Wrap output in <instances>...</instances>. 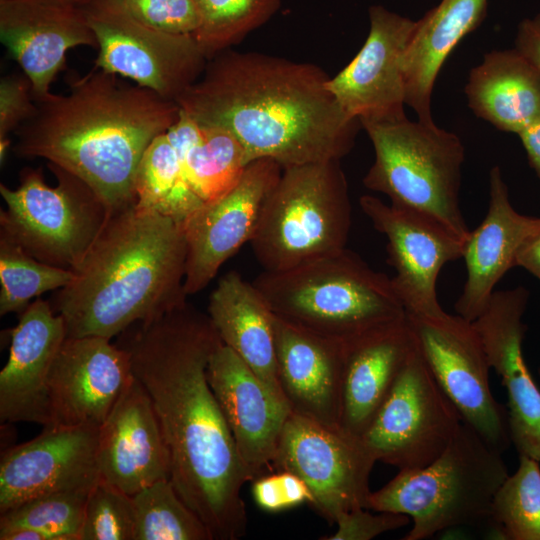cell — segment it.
Returning a JSON list of instances; mask_svg holds the SVG:
<instances>
[{"label":"cell","instance_id":"obj_1","mask_svg":"<svg viewBox=\"0 0 540 540\" xmlns=\"http://www.w3.org/2000/svg\"><path fill=\"white\" fill-rule=\"evenodd\" d=\"M222 343L208 314L186 301L133 324L116 344L151 399L177 493L213 540H237L247 529L241 491L252 479L207 379L210 357Z\"/></svg>","mask_w":540,"mask_h":540},{"label":"cell","instance_id":"obj_2","mask_svg":"<svg viewBox=\"0 0 540 540\" xmlns=\"http://www.w3.org/2000/svg\"><path fill=\"white\" fill-rule=\"evenodd\" d=\"M329 77L311 63L224 50L175 102L196 122L234 135L250 163L340 161L362 125L329 91Z\"/></svg>","mask_w":540,"mask_h":540},{"label":"cell","instance_id":"obj_3","mask_svg":"<svg viewBox=\"0 0 540 540\" xmlns=\"http://www.w3.org/2000/svg\"><path fill=\"white\" fill-rule=\"evenodd\" d=\"M15 131L18 157L44 158L86 182L111 211L136 202L141 159L180 118L179 105L94 66L69 93L35 100Z\"/></svg>","mask_w":540,"mask_h":540},{"label":"cell","instance_id":"obj_4","mask_svg":"<svg viewBox=\"0 0 540 540\" xmlns=\"http://www.w3.org/2000/svg\"><path fill=\"white\" fill-rule=\"evenodd\" d=\"M182 224L136 202L112 211L54 298L67 337L119 336L186 302Z\"/></svg>","mask_w":540,"mask_h":540},{"label":"cell","instance_id":"obj_5","mask_svg":"<svg viewBox=\"0 0 540 540\" xmlns=\"http://www.w3.org/2000/svg\"><path fill=\"white\" fill-rule=\"evenodd\" d=\"M252 283L276 317L343 345L406 318L391 277L347 248Z\"/></svg>","mask_w":540,"mask_h":540},{"label":"cell","instance_id":"obj_6","mask_svg":"<svg viewBox=\"0 0 540 540\" xmlns=\"http://www.w3.org/2000/svg\"><path fill=\"white\" fill-rule=\"evenodd\" d=\"M502 454L462 422L436 459L419 469L399 470L371 492L367 508L409 516L413 526L404 540L489 520L493 497L509 475Z\"/></svg>","mask_w":540,"mask_h":540},{"label":"cell","instance_id":"obj_7","mask_svg":"<svg viewBox=\"0 0 540 540\" xmlns=\"http://www.w3.org/2000/svg\"><path fill=\"white\" fill-rule=\"evenodd\" d=\"M352 223L339 160L283 168L249 242L263 271H284L346 248Z\"/></svg>","mask_w":540,"mask_h":540},{"label":"cell","instance_id":"obj_8","mask_svg":"<svg viewBox=\"0 0 540 540\" xmlns=\"http://www.w3.org/2000/svg\"><path fill=\"white\" fill-rule=\"evenodd\" d=\"M362 128L375 154L364 186L386 195L395 206L436 220L466 241L470 230L459 203L465 159L460 138L435 123L407 117Z\"/></svg>","mask_w":540,"mask_h":540},{"label":"cell","instance_id":"obj_9","mask_svg":"<svg viewBox=\"0 0 540 540\" xmlns=\"http://www.w3.org/2000/svg\"><path fill=\"white\" fill-rule=\"evenodd\" d=\"M57 184L49 186L41 169L26 167L20 184H0L6 209L0 213V237L33 258L74 270L112 212L82 179L48 163Z\"/></svg>","mask_w":540,"mask_h":540},{"label":"cell","instance_id":"obj_10","mask_svg":"<svg viewBox=\"0 0 540 540\" xmlns=\"http://www.w3.org/2000/svg\"><path fill=\"white\" fill-rule=\"evenodd\" d=\"M81 7L97 39L96 67L173 101L203 73L208 59L191 34L152 28L121 0H89Z\"/></svg>","mask_w":540,"mask_h":540},{"label":"cell","instance_id":"obj_11","mask_svg":"<svg viewBox=\"0 0 540 540\" xmlns=\"http://www.w3.org/2000/svg\"><path fill=\"white\" fill-rule=\"evenodd\" d=\"M406 316L421 355L462 421L503 453L512 444L508 409L492 394L491 366L473 322L446 311Z\"/></svg>","mask_w":540,"mask_h":540},{"label":"cell","instance_id":"obj_12","mask_svg":"<svg viewBox=\"0 0 540 540\" xmlns=\"http://www.w3.org/2000/svg\"><path fill=\"white\" fill-rule=\"evenodd\" d=\"M462 422L416 344L361 439L377 461L414 470L436 459Z\"/></svg>","mask_w":540,"mask_h":540},{"label":"cell","instance_id":"obj_13","mask_svg":"<svg viewBox=\"0 0 540 540\" xmlns=\"http://www.w3.org/2000/svg\"><path fill=\"white\" fill-rule=\"evenodd\" d=\"M376 462L361 438L290 413L273 468L300 477L313 495L311 506L335 524L341 513L367 508Z\"/></svg>","mask_w":540,"mask_h":540},{"label":"cell","instance_id":"obj_14","mask_svg":"<svg viewBox=\"0 0 540 540\" xmlns=\"http://www.w3.org/2000/svg\"><path fill=\"white\" fill-rule=\"evenodd\" d=\"M359 204L373 227L387 239L388 263L395 269L393 287L406 314L444 312L437 298L443 266L462 258L465 240L419 212L363 195Z\"/></svg>","mask_w":540,"mask_h":540},{"label":"cell","instance_id":"obj_15","mask_svg":"<svg viewBox=\"0 0 540 540\" xmlns=\"http://www.w3.org/2000/svg\"><path fill=\"white\" fill-rule=\"evenodd\" d=\"M282 170L270 158L252 161L231 190L205 203L182 223L187 248V296L207 287L225 261L250 242Z\"/></svg>","mask_w":540,"mask_h":540},{"label":"cell","instance_id":"obj_16","mask_svg":"<svg viewBox=\"0 0 540 540\" xmlns=\"http://www.w3.org/2000/svg\"><path fill=\"white\" fill-rule=\"evenodd\" d=\"M100 426H44L0 458V514L41 495L91 490L101 479Z\"/></svg>","mask_w":540,"mask_h":540},{"label":"cell","instance_id":"obj_17","mask_svg":"<svg viewBox=\"0 0 540 540\" xmlns=\"http://www.w3.org/2000/svg\"><path fill=\"white\" fill-rule=\"evenodd\" d=\"M370 31L351 62L327 88L341 108L361 125L406 118L402 57L417 21L380 5L369 9Z\"/></svg>","mask_w":540,"mask_h":540},{"label":"cell","instance_id":"obj_18","mask_svg":"<svg viewBox=\"0 0 540 540\" xmlns=\"http://www.w3.org/2000/svg\"><path fill=\"white\" fill-rule=\"evenodd\" d=\"M133 377L128 353L110 339L67 337L49 374L48 426H101Z\"/></svg>","mask_w":540,"mask_h":540},{"label":"cell","instance_id":"obj_19","mask_svg":"<svg viewBox=\"0 0 540 540\" xmlns=\"http://www.w3.org/2000/svg\"><path fill=\"white\" fill-rule=\"evenodd\" d=\"M529 300L523 286L494 291L483 312L472 321L489 364L508 396L511 443L518 455L540 462V389L523 355L527 330L522 318Z\"/></svg>","mask_w":540,"mask_h":540},{"label":"cell","instance_id":"obj_20","mask_svg":"<svg viewBox=\"0 0 540 540\" xmlns=\"http://www.w3.org/2000/svg\"><path fill=\"white\" fill-rule=\"evenodd\" d=\"M207 379L252 481L274 472L279 438L291 413L286 402L223 343L210 357Z\"/></svg>","mask_w":540,"mask_h":540},{"label":"cell","instance_id":"obj_21","mask_svg":"<svg viewBox=\"0 0 540 540\" xmlns=\"http://www.w3.org/2000/svg\"><path fill=\"white\" fill-rule=\"evenodd\" d=\"M0 38L30 80L34 100L50 93L69 49L98 48L82 7L70 0H0Z\"/></svg>","mask_w":540,"mask_h":540},{"label":"cell","instance_id":"obj_22","mask_svg":"<svg viewBox=\"0 0 540 540\" xmlns=\"http://www.w3.org/2000/svg\"><path fill=\"white\" fill-rule=\"evenodd\" d=\"M66 338L65 321L51 303L37 298L20 313L0 372L1 423L50 424L48 379Z\"/></svg>","mask_w":540,"mask_h":540},{"label":"cell","instance_id":"obj_23","mask_svg":"<svg viewBox=\"0 0 540 540\" xmlns=\"http://www.w3.org/2000/svg\"><path fill=\"white\" fill-rule=\"evenodd\" d=\"M101 479L128 495L170 480V458L151 399L133 377L100 426Z\"/></svg>","mask_w":540,"mask_h":540},{"label":"cell","instance_id":"obj_24","mask_svg":"<svg viewBox=\"0 0 540 540\" xmlns=\"http://www.w3.org/2000/svg\"><path fill=\"white\" fill-rule=\"evenodd\" d=\"M277 377L291 413L340 428L345 345L274 315Z\"/></svg>","mask_w":540,"mask_h":540},{"label":"cell","instance_id":"obj_25","mask_svg":"<svg viewBox=\"0 0 540 540\" xmlns=\"http://www.w3.org/2000/svg\"><path fill=\"white\" fill-rule=\"evenodd\" d=\"M539 222V217L517 212L509 200L501 170L489 173V204L481 223L470 230L462 258L467 277L454 304L456 313L474 321L487 306L497 283L516 267L517 254Z\"/></svg>","mask_w":540,"mask_h":540},{"label":"cell","instance_id":"obj_26","mask_svg":"<svg viewBox=\"0 0 540 540\" xmlns=\"http://www.w3.org/2000/svg\"><path fill=\"white\" fill-rule=\"evenodd\" d=\"M416 347L406 318L345 345L340 428L361 438Z\"/></svg>","mask_w":540,"mask_h":540},{"label":"cell","instance_id":"obj_27","mask_svg":"<svg viewBox=\"0 0 540 540\" xmlns=\"http://www.w3.org/2000/svg\"><path fill=\"white\" fill-rule=\"evenodd\" d=\"M488 0H442L417 21L402 57L405 103L418 120L434 123L431 97L436 78L459 42L486 16Z\"/></svg>","mask_w":540,"mask_h":540},{"label":"cell","instance_id":"obj_28","mask_svg":"<svg viewBox=\"0 0 540 540\" xmlns=\"http://www.w3.org/2000/svg\"><path fill=\"white\" fill-rule=\"evenodd\" d=\"M207 311L223 344L285 401L277 377L274 314L253 283L236 271L226 273L211 292Z\"/></svg>","mask_w":540,"mask_h":540},{"label":"cell","instance_id":"obj_29","mask_svg":"<svg viewBox=\"0 0 540 540\" xmlns=\"http://www.w3.org/2000/svg\"><path fill=\"white\" fill-rule=\"evenodd\" d=\"M464 91L474 114L501 131L518 134L540 119V69L515 48L486 53Z\"/></svg>","mask_w":540,"mask_h":540},{"label":"cell","instance_id":"obj_30","mask_svg":"<svg viewBox=\"0 0 540 540\" xmlns=\"http://www.w3.org/2000/svg\"><path fill=\"white\" fill-rule=\"evenodd\" d=\"M166 133L187 183L204 203L231 190L250 163L234 135L217 126L200 124L182 110Z\"/></svg>","mask_w":540,"mask_h":540},{"label":"cell","instance_id":"obj_31","mask_svg":"<svg viewBox=\"0 0 540 540\" xmlns=\"http://www.w3.org/2000/svg\"><path fill=\"white\" fill-rule=\"evenodd\" d=\"M136 205L182 224L205 203L193 192L167 133L146 149L136 176Z\"/></svg>","mask_w":540,"mask_h":540},{"label":"cell","instance_id":"obj_32","mask_svg":"<svg viewBox=\"0 0 540 540\" xmlns=\"http://www.w3.org/2000/svg\"><path fill=\"white\" fill-rule=\"evenodd\" d=\"M134 540H213L200 517L181 499L169 479L132 495Z\"/></svg>","mask_w":540,"mask_h":540},{"label":"cell","instance_id":"obj_33","mask_svg":"<svg viewBox=\"0 0 540 540\" xmlns=\"http://www.w3.org/2000/svg\"><path fill=\"white\" fill-rule=\"evenodd\" d=\"M489 520L502 539L540 540V462L519 455L517 470L497 489Z\"/></svg>","mask_w":540,"mask_h":540},{"label":"cell","instance_id":"obj_34","mask_svg":"<svg viewBox=\"0 0 540 540\" xmlns=\"http://www.w3.org/2000/svg\"><path fill=\"white\" fill-rule=\"evenodd\" d=\"M199 24L192 34L209 60L267 22L282 0H194Z\"/></svg>","mask_w":540,"mask_h":540},{"label":"cell","instance_id":"obj_35","mask_svg":"<svg viewBox=\"0 0 540 540\" xmlns=\"http://www.w3.org/2000/svg\"><path fill=\"white\" fill-rule=\"evenodd\" d=\"M74 272L41 262L0 237V315L23 312L44 292L72 282Z\"/></svg>","mask_w":540,"mask_h":540},{"label":"cell","instance_id":"obj_36","mask_svg":"<svg viewBox=\"0 0 540 540\" xmlns=\"http://www.w3.org/2000/svg\"><path fill=\"white\" fill-rule=\"evenodd\" d=\"M89 492L67 490L30 499L0 514V528L27 527L52 540H80Z\"/></svg>","mask_w":540,"mask_h":540},{"label":"cell","instance_id":"obj_37","mask_svg":"<svg viewBox=\"0 0 540 540\" xmlns=\"http://www.w3.org/2000/svg\"><path fill=\"white\" fill-rule=\"evenodd\" d=\"M132 496L100 479L90 490L80 540H134Z\"/></svg>","mask_w":540,"mask_h":540},{"label":"cell","instance_id":"obj_38","mask_svg":"<svg viewBox=\"0 0 540 540\" xmlns=\"http://www.w3.org/2000/svg\"><path fill=\"white\" fill-rule=\"evenodd\" d=\"M137 19L157 30L193 34L199 24L194 0H121Z\"/></svg>","mask_w":540,"mask_h":540},{"label":"cell","instance_id":"obj_39","mask_svg":"<svg viewBox=\"0 0 540 540\" xmlns=\"http://www.w3.org/2000/svg\"><path fill=\"white\" fill-rule=\"evenodd\" d=\"M36 109L32 85L23 74H10L0 81V158L1 163L9 148L8 134L29 119Z\"/></svg>","mask_w":540,"mask_h":540},{"label":"cell","instance_id":"obj_40","mask_svg":"<svg viewBox=\"0 0 540 540\" xmlns=\"http://www.w3.org/2000/svg\"><path fill=\"white\" fill-rule=\"evenodd\" d=\"M252 495L258 507L270 513L313 502L307 484L289 471H275L252 481Z\"/></svg>","mask_w":540,"mask_h":540},{"label":"cell","instance_id":"obj_41","mask_svg":"<svg viewBox=\"0 0 540 540\" xmlns=\"http://www.w3.org/2000/svg\"><path fill=\"white\" fill-rule=\"evenodd\" d=\"M410 517L395 512L378 511L373 514L368 508H355L341 513L335 524L337 530L322 540H370L385 532L402 528L410 523Z\"/></svg>","mask_w":540,"mask_h":540},{"label":"cell","instance_id":"obj_42","mask_svg":"<svg viewBox=\"0 0 540 540\" xmlns=\"http://www.w3.org/2000/svg\"><path fill=\"white\" fill-rule=\"evenodd\" d=\"M515 49L540 69V13L520 22Z\"/></svg>","mask_w":540,"mask_h":540},{"label":"cell","instance_id":"obj_43","mask_svg":"<svg viewBox=\"0 0 540 540\" xmlns=\"http://www.w3.org/2000/svg\"><path fill=\"white\" fill-rule=\"evenodd\" d=\"M517 266L540 280V217L536 228L526 238L517 254Z\"/></svg>","mask_w":540,"mask_h":540},{"label":"cell","instance_id":"obj_44","mask_svg":"<svg viewBox=\"0 0 540 540\" xmlns=\"http://www.w3.org/2000/svg\"><path fill=\"white\" fill-rule=\"evenodd\" d=\"M526 151L528 162L540 179V119L517 134Z\"/></svg>","mask_w":540,"mask_h":540},{"label":"cell","instance_id":"obj_45","mask_svg":"<svg viewBox=\"0 0 540 540\" xmlns=\"http://www.w3.org/2000/svg\"><path fill=\"white\" fill-rule=\"evenodd\" d=\"M1 540H52L41 531L27 527L0 528Z\"/></svg>","mask_w":540,"mask_h":540},{"label":"cell","instance_id":"obj_46","mask_svg":"<svg viewBox=\"0 0 540 540\" xmlns=\"http://www.w3.org/2000/svg\"><path fill=\"white\" fill-rule=\"evenodd\" d=\"M70 1H72V2H74L75 4L81 6V5L85 4L86 2H88L89 0H70Z\"/></svg>","mask_w":540,"mask_h":540},{"label":"cell","instance_id":"obj_47","mask_svg":"<svg viewBox=\"0 0 540 540\" xmlns=\"http://www.w3.org/2000/svg\"><path fill=\"white\" fill-rule=\"evenodd\" d=\"M539 373H540V367H539Z\"/></svg>","mask_w":540,"mask_h":540}]
</instances>
